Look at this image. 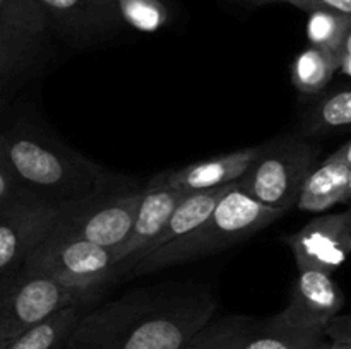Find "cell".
<instances>
[{"label": "cell", "instance_id": "15", "mask_svg": "<svg viewBox=\"0 0 351 349\" xmlns=\"http://www.w3.org/2000/svg\"><path fill=\"white\" fill-rule=\"evenodd\" d=\"M351 201V142L332 151L322 161H317L311 173L305 177L297 195L300 211L322 214L338 204Z\"/></svg>", "mask_w": 351, "mask_h": 349}, {"label": "cell", "instance_id": "5", "mask_svg": "<svg viewBox=\"0 0 351 349\" xmlns=\"http://www.w3.org/2000/svg\"><path fill=\"white\" fill-rule=\"evenodd\" d=\"M322 147L297 135H283L261 144L256 159L237 185L266 207L287 212L297 202L305 177L319 161Z\"/></svg>", "mask_w": 351, "mask_h": 349}, {"label": "cell", "instance_id": "4", "mask_svg": "<svg viewBox=\"0 0 351 349\" xmlns=\"http://www.w3.org/2000/svg\"><path fill=\"white\" fill-rule=\"evenodd\" d=\"M105 294L19 269L0 277V344L67 307H93Z\"/></svg>", "mask_w": 351, "mask_h": 349}, {"label": "cell", "instance_id": "1", "mask_svg": "<svg viewBox=\"0 0 351 349\" xmlns=\"http://www.w3.org/2000/svg\"><path fill=\"white\" fill-rule=\"evenodd\" d=\"M216 308L215 293L199 284L139 287L89 307L65 349H185Z\"/></svg>", "mask_w": 351, "mask_h": 349}, {"label": "cell", "instance_id": "20", "mask_svg": "<svg viewBox=\"0 0 351 349\" xmlns=\"http://www.w3.org/2000/svg\"><path fill=\"white\" fill-rule=\"evenodd\" d=\"M335 74L331 55L312 44L304 48L291 64V84L307 98H315L326 91Z\"/></svg>", "mask_w": 351, "mask_h": 349}, {"label": "cell", "instance_id": "23", "mask_svg": "<svg viewBox=\"0 0 351 349\" xmlns=\"http://www.w3.org/2000/svg\"><path fill=\"white\" fill-rule=\"evenodd\" d=\"M0 24L33 34H47V21L34 0H0Z\"/></svg>", "mask_w": 351, "mask_h": 349}, {"label": "cell", "instance_id": "9", "mask_svg": "<svg viewBox=\"0 0 351 349\" xmlns=\"http://www.w3.org/2000/svg\"><path fill=\"white\" fill-rule=\"evenodd\" d=\"M55 218L57 205L29 195L0 212V277L23 267L51 231Z\"/></svg>", "mask_w": 351, "mask_h": 349}, {"label": "cell", "instance_id": "29", "mask_svg": "<svg viewBox=\"0 0 351 349\" xmlns=\"http://www.w3.org/2000/svg\"><path fill=\"white\" fill-rule=\"evenodd\" d=\"M3 346H5V342H3V344H0V349H3Z\"/></svg>", "mask_w": 351, "mask_h": 349}, {"label": "cell", "instance_id": "27", "mask_svg": "<svg viewBox=\"0 0 351 349\" xmlns=\"http://www.w3.org/2000/svg\"><path fill=\"white\" fill-rule=\"evenodd\" d=\"M240 3H249V5H267V3H278V2H285V0H237Z\"/></svg>", "mask_w": 351, "mask_h": 349}, {"label": "cell", "instance_id": "22", "mask_svg": "<svg viewBox=\"0 0 351 349\" xmlns=\"http://www.w3.org/2000/svg\"><path fill=\"white\" fill-rule=\"evenodd\" d=\"M351 34V17L331 12H312L307 23L308 43L332 57Z\"/></svg>", "mask_w": 351, "mask_h": 349}, {"label": "cell", "instance_id": "11", "mask_svg": "<svg viewBox=\"0 0 351 349\" xmlns=\"http://www.w3.org/2000/svg\"><path fill=\"white\" fill-rule=\"evenodd\" d=\"M47 21L65 43L75 48L91 47L113 36L123 27L106 0H34Z\"/></svg>", "mask_w": 351, "mask_h": 349}, {"label": "cell", "instance_id": "14", "mask_svg": "<svg viewBox=\"0 0 351 349\" xmlns=\"http://www.w3.org/2000/svg\"><path fill=\"white\" fill-rule=\"evenodd\" d=\"M259 147L261 144L235 151V153L191 163L178 170L163 171L151 178L144 188H170V190L191 194V192L211 190V188L235 183L245 173L250 163L256 159Z\"/></svg>", "mask_w": 351, "mask_h": 349}, {"label": "cell", "instance_id": "17", "mask_svg": "<svg viewBox=\"0 0 351 349\" xmlns=\"http://www.w3.org/2000/svg\"><path fill=\"white\" fill-rule=\"evenodd\" d=\"M351 125V89L341 84L326 89L307 106L300 122V133L304 139L311 137H335L346 133Z\"/></svg>", "mask_w": 351, "mask_h": 349}, {"label": "cell", "instance_id": "8", "mask_svg": "<svg viewBox=\"0 0 351 349\" xmlns=\"http://www.w3.org/2000/svg\"><path fill=\"white\" fill-rule=\"evenodd\" d=\"M322 342V335L291 327L278 315H223L213 317L185 349H317Z\"/></svg>", "mask_w": 351, "mask_h": 349}, {"label": "cell", "instance_id": "3", "mask_svg": "<svg viewBox=\"0 0 351 349\" xmlns=\"http://www.w3.org/2000/svg\"><path fill=\"white\" fill-rule=\"evenodd\" d=\"M283 214V211L266 207L250 198L235 183V187L223 195L215 211L201 226L182 238L173 240L147 253L129 270L125 277L146 276L165 267L204 259L213 253L239 245L243 240L273 224Z\"/></svg>", "mask_w": 351, "mask_h": 349}, {"label": "cell", "instance_id": "10", "mask_svg": "<svg viewBox=\"0 0 351 349\" xmlns=\"http://www.w3.org/2000/svg\"><path fill=\"white\" fill-rule=\"evenodd\" d=\"M285 243L291 248L298 269L335 274L351 252V212H332L312 218Z\"/></svg>", "mask_w": 351, "mask_h": 349}, {"label": "cell", "instance_id": "19", "mask_svg": "<svg viewBox=\"0 0 351 349\" xmlns=\"http://www.w3.org/2000/svg\"><path fill=\"white\" fill-rule=\"evenodd\" d=\"M89 307H67L38 322L17 337L5 342L3 349H65L67 339L79 318Z\"/></svg>", "mask_w": 351, "mask_h": 349}, {"label": "cell", "instance_id": "25", "mask_svg": "<svg viewBox=\"0 0 351 349\" xmlns=\"http://www.w3.org/2000/svg\"><path fill=\"white\" fill-rule=\"evenodd\" d=\"M304 12H331L351 17V0H285Z\"/></svg>", "mask_w": 351, "mask_h": 349}, {"label": "cell", "instance_id": "13", "mask_svg": "<svg viewBox=\"0 0 351 349\" xmlns=\"http://www.w3.org/2000/svg\"><path fill=\"white\" fill-rule=\"evenodd\" d=\"M143 198L125 240L117 248H113L117 279L125 277L129 270L139 262L147 246L165 228L178 202L187 195L185 192L170 190V188H143Z\"/></svg>", "mask_w": 351, "mask_h": 349}, {"label": "cell", "instance_id": "6", "mask_svg": "<svg viewBox=\"0 0 351 349\" xmlns=\"http://www.w3.org/2000/svg\"><path fill=\"white\" fill-rule=\"evenodd\" d=\"M144 190L110 188L101 194L57 205L51 231L75 236L105 248H117L125 240Z\"/></svg>", "mask_w": 351, "mask_h": 349}, {"label": "cell", "instance_id": "24", "mask_svg": "<svg viewBox=\"0 0 351 349\" xmlns=\"http://www.w3.org/2000/svg\"><path fill=\"white\" fill-rule=\"evenodd\" d=\"M23 197H27L26 192L21 188L19 181L14 177L12 168H10L9 161L3 154L2 144H0V212Z\"/></svg>", "mask_w": 351, "mask_h": 349}, {"label": "cell", "instance_id": "7", "mask_svg": "<svg viewBox=\"0 0 351 349\" xmlns=\"http://www.w3.org/2000/svg\"><path fill=\"white\" fill-rule=\"evenodd\" d=\"M74 286L103 289L117 281L112 248L50 231L21 267Z\"/></svg>", "mask_w": 351, "mask_h": 349}, {"label": "cell", "instance_id": "16", "mask_svg": "<svg viewBox=\"0 0 351 349\" xmlns=\"http://www.w3.org/2000/svg\"><path fill=\"white\" fill-rule=\"evenodd\" d=\"M47 34L0 24V98L40 65Z\"/></svg>", "mask_w": 351, "mask_h": 349}, {"label": "cell", "instance_id": "21", "mask_svg": "<svg viewBox=\"0 0 351 349\" xmlns=\"http://www.w3.org/2000/svg\"><path fill=\"white\" fill-rule=\"evenodd\" d=\"M122 24L141 33H156L173 19L171 0H106Z\"/></svg>", "mask_w": 351, "mask_h": 349}, {"label": "cell", "instance_id": "2", "mask_svg": "<svg viewBox=\"0 0 351 349\" xmlns=\"http://www.w3.org/2000/svg\"><path fill=\"white\" fill-rule=\"evenodd\" d=\"M0 144L21 188L34 198L60 205L117 188L105 168L29 122L0 130Z\"/></svg>", "mask_w": 351, "mask_h": 349}, {"label": "cell", "instance_id": "28", "mask_svg": "<svg viewBox=\"0 0 351 349\" xmlns=\"http://www.w3.org/2000/svg\"><path fill=\"white\" fill-rule=\"evenodd\" d=\"M317 349H351V344H336V342L324 341Z\"/></svg>", "mask_w": 351, "mask_h": 349}, {"label": "cell", "instance_id": "12", "mask_svg": "<svg viewBox=\"0 0 351 349\" xmlns=\"http://www.w3.org/2000/svg\"><path fill=\"white\" fill-rule=\"evenodd\" d=\"M343 305L345 294L331 274L317 269H298L290 301L276 315L291 327L322 335L328 322L343 310Z\"/></svg>", "mask_w": 351, "mask_h": 349}, {"label": "cell", "instance_id": "26", "mask_svg": "<svg viewBox=\"0 0 351 349\" xmlns=\"http://www.w3.org/2000/svg\"><path fill=\"white\" fill-rule=\"evenodd\" d=\"M324 339L328 337L329 342L336 344H351V324L348 315L338 313L328 322L324 328Z\"/></svg>", "mask_w": 351, "mask_h": 349}, {"label": "cell", "instance_id": "18", "mask_svg": "<svg viewBox=\"0 0 351 349\" xmlns=\"http://www.w3.org/2000/svg\"><path fill=\"white\" fill-rule=\"evenodd\" d=\"M235 183L211 188V190L191 192V194L185 195V197L178 202L175 211L171 212L165 228L161 229L160 235L153 240V243L147 246V250L144 252V255L141 257V259H144V257H146L147 253L153 252V250L160 248V246L167 245V243L173 242V240L182 238V236H185L187 233H191L192 229L201 226L202 222L208 219V216L215 211L216 204L221 201L223 195H225L230 188L235 187Z\"/></svg>", "mask_w": 351, "mask_h": 349}]
</instances>
